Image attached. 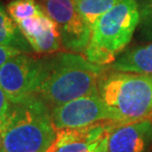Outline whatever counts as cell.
<instances>
[{
  "label": "cell",
  "instance_id": "277c9868",
  "mask_svg": "<svg viewBox=\"0 0 152 152\" xmlns=\"http://www.w3.org/2000/svg\"><path fill=\"white\" fill-rule=\"evenodd\" d=\"M140 22L135 0H120L91 28L85 56L90 62L108 67L124 52Z\"/></svg>",
  "mask_w": 152,
  "mask_h": 152
},
{
  "label": "cell",
  "instance_id": "ffe728a7",
  "mask_svg": "<svg viewBox=\"0 0 152 152\" xmlns=\"http://www.w3.org/2000/svg\"><path fill=\"white\" fill-rule=\"evenodd\" d=\"M151 152H152V150H151Z\"/></svg>",
  "mask_w": 152,
  "mask_h": 152
},
{
  "label": "cell",
  "instance_id": "52a82bcc",
  "mask_svg": "<svg viewBox=\"0 0 152 152\" xmlns=\"http://www.w3.org/2000/svg\"><path fill=\"white\" fill-rule=\"evenodd\" d=\"M55 130L77 129L110 121V115L98 91L51 108Z\"/></svg>",
  "mask_w": 152,
  "mask_h": 152
},
{
  "label": "cell",
  "instance_id": "7a4b0ae2",
  "mask_svg": "<svg viewBox=\"0 0 152 152\" xmlns=\"http://www.w3.org/2000/svg\"><path fill=\"white\" fill-rule=\"evenodd\" d=\"M0 134L1 152H46L57 137L51 108L37 93L11 103Z\"/></svg>",
  "mask_w": 152,
  "mask_h": 152
},
{
  "label": "cell",
  "instance_id": "9a60e30c",
  "mask_svg": "<svg viewBox=\"0 0 152 152\" xmlns=\"http://www.w3.org/2000/svg\"><path fill=\"white\" fill-rule=\"evenodd\" d=\"M20 53H23V52L15 49V48L8 47V46H5V45L0 44V67L4 63L7 62L9 59L17 56V55H19Z\"/></svg>",
  "mask_w": 152,
  "mask_h": 152
},
{
  "label": "cell",
  "instance_id": "3957f363",
  "mask_svg": "<svg viewBox=\"0 0 152 152\" xmlns=\"http://www.w3.org/2000/svg\"><path fill=\"white\" fill-rule=\"evenodd\" d=\"M97 91L112 123L152 121V73L125 72L106 67L98 80Z\"/></svg>",
  "mask_w": 152,
  "mask_h": 152
},
{
  "label": "cell",
  "instance_id": "2e32d148",
  "mask_svg": "<svg viewBox=\"0 0 152 152\" xmlns=\"http://www.w3.org/2000/svg\"><path fill=\"white\" fill-rule=\"evenodd\" d=\"M10 105H11L10 100L7 97V95H6L3 88L0 86V122L5 118Z\"/></svg>",
  "mask_w": 152,
  "mask_h": 152
},
{
  "label": "cell",
  "instance_id": "30bf717a",
  "mask_svg": "<svg viewBox=\"0 0 152 152\" xmlns=\"http://www.w3.org/2000/svg\"><path fill=\"white\" fill-rule=\"evenodd\" d=\"M109 69L135 73H152V42L125 50Z\"/></svg>",
  "mask_w": 152,
  "mask_h": 152
},
{
  "label": "cell",
  "instance_id": "e0dca14e",
  "mask_svg": "<svg viewBox=\"0 0 152 152\" xmlns=\"http://www.w3.org/2000/svg\"><path fill=\"white\" fill-rule=\"evenodd\" d=\"M104 145H105V138L103 140V141L101 142V144L99 145V147L97 148V150H96L95 152H103V150H104Z\"/></svg>",
  "mask_w": 152,
  "mask_h": 152
},
{
  "label": "cell",
  "instance_id": "5bb4252c",
  "mask_svg": "<svg viewBox=\"0 0 152 152\" xmlns=\"http://www.w3.org/2000/svg\"><path fill=\"white\" fill-rule=\"evenodd\" d=\"M140 13L137 34L145 43L152 42V0H135Z\"/></svg>",
  "mask_w": 152,
  "mask_h": 152
},
{
  "label": "cell",
  "instance_id": "4fadbf2b",
  "mask_svg": "<svg viewBox=\"0 0 152 152\" xmlns=\"http://www.w3.org/2000/svg\"><path fill=\"white\" fill-rule=\"evenodd\" d=\"M7 11L16 23L46 13L42 6L35 0H12L8 3Z\"/></svg>",
  "mask_w": 152,
  "mask_h": 152
},
{
  "label": "cell",
  "instance_id": "5b68a950",
  "mask_svg": "<svg viewBox=\"0 0 152 152\" xmlns=\"http://www.w3.org/2000/svg\"><path fill=\"white\" fill-rule=\"evenodd\" d=\"M41 58L20 53L0 67V86L11 103L34 94L40 83Z\"/></svg>",
  "mask_w": 152,
  "mask_h": 152
},
{
  "label": "cell",
  "instance_id": "7c38bea8",
  "mask_svg": "<svg viewBox=\"0 0 152 152\" xmlns=\"http://www.w3.org/2000/svg\"><path fill=\"white\" fill-rule=\"evenodd\" d=\"M120 0H74L77 13L90 28L96 21L117 4Z\"/></svg>",
  "mask_w": 152,
  "mask_h": 152
},
{
  "label": "cell",
  "instance_id": "d6986e66",
  "mask_svg": "<svg viewBox=\"0 0 152 152\" xmlns=\"http://www.w3.org/2000/svg\"><path fill=\"white\" fill-rule=\"evenodd\" d=\"M1 147H2V137H1V134H0V152H1Z\"/></svg>",
  "mask_w": 152,
  "mask_h": 152
},
{
  "label": "cell",
  "instance_id": "ac0fdd59",
  "mask_svg": "<svg viewBox=\"0 0 152 152\" xmlns=\"http://www.w3.org/2000/svg\"><path fill=\"white\" fill-rule=\"evenodd\" d=\"M56 148H57V144H56V141H54V143L51 145L49 147V149H48L46 152H55L56 151Z\"/></svg>",
  "mask_w": 152,
  "mask_h": 152
},
{
  "label": "cell",
  "instance_id": "8992f818",
  "mask_svg": "<svg viewBox=\"0 0 152 152\" xmlns=\"http://www.w3.org/2000/svg\"><path fill=\"white\" fill-rule=\"evenodd\" d=\"M47 15L56 23L62 46L75 53H85L91 28L76 10L74 0H42Z\"/></svg>",
  "mask_w": 152,
  "mask_h": 152
},
{
  "label": "cell",
  "instance_id": "8fae6325",
  "mask_svg": "<svg viewBox=\"0 0 152 152\" xmlns=\"http://www.w3.org/2000/svg\"><path fill=\"white\" fill-rule=\"evenodd\" d=\"M0 2V44L15 48L23 53H33L34 49L28 43L18 24L8 15Z\"/></svg>",
  "mask_w": 152,
  "mask_h": 152
},
{
  "label": "cell",
  "instance_id": "6da1fadb",
  "mask_svg": "<svg viewBox=\"0 0 152 152\" xmlns=\"http://www.w3.org/2000/svg\"><path fill=\"white\" fill-rule=\"evenodd\" d=\"M106 70L75 52H59L41 58L40 83L37 94L50 108L97 91Z\"/></svg>",
  "mask_w": 152,
  "mask_h": 152
},
{
  "label": "cell",
  "instance_id": "9c48e42d",
  "mask_svg": "<svg viewBox=\"0 0 152 152\" xmlns=\"http://www.w3.org/2000/svg\"><path fill=\"white\" fill-rule=\"evenodd\" d=\"M114 123L104 121L77 129L58 130L55 152H95Z\"/></svg>",
  "mask_w": 152,
  "mask_h": 152
},
{
  "label": "cell",
  "instance_id": "ba28073f",
  "mask_svg": "<svg viewBox=\"0 0 152 152\" xmlns=\"http://www.w3.org/2000/svg\"><path fill=\"white\" fill-rule=\"evenodd\" d=\"M152 121L114 124L105 137L103 152H151Z\"/></svg>",
  "mask_w": 152,
  "mask_h": 152
}]
</instances>
